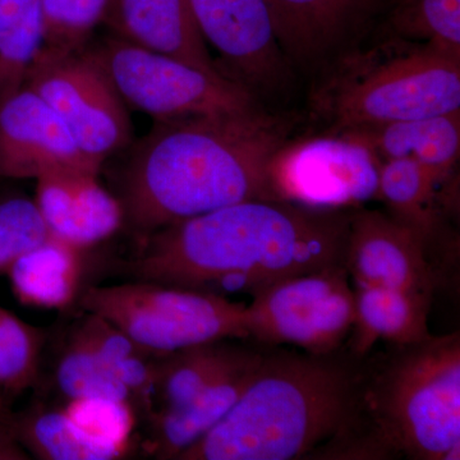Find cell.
Segmentation results:
<instances>
[{
  "instance_id": "cell-1",
  "label": "cell",
  "mask_w": 460,
  "mask_h": 460,
  "mask_svg": "<svg viewBox=\"0 0 460 460\" xmlns=\"http://www.w3.org/2000/svg\"><path fill=\"white\" fill-rule=\"evenodd\" d=\"M350 211L248 199L145 235L124 270L136 280L255 296L287 278L344 265Z\"/></svg>"
},
{
  "instance_id": "cell-5",
  "label": "cell",
  "mask_w": 460,
  "mask_h": 460,
  "mask_svg": "<svg viewBox=\"0 0 460 460\" xmlns=\"http://www.w3.org/2000/svg\"><path fill=\"white\" fill-rule=\"evenodd\" d=\"M330 132L460 111V58L390 38L341 57L314 91Z\"/></svg>"
},
{
  "instance_id": "cell-31",
  "label": "cell",
  "mask_w": 460,
  "mask_h": 460,
  "mask_svg": "<svg viewBox=\"0 0 460 460\" xmlns=\"http://www.w3.org/2000/svg\"><path fill=\"white\" fill-rule=\"evenodd\" d=\"M50 237L35 199L14 196L0 201V275Z\"/></svg>"
},
{
  "instance_id": "cell-30",
  "label": "cell",
  "mask_w": 460,
  "mask_h": 460,
  "mask_svg": "<svg viewBox=\"0 0 460 460\" xmlns=\"http://www.w3.org/2000/svg\"><path fill=\"white\" fill-rule=\"evenodd\" d=\"M111 0H41L44 47L53 54L83 49L95 27L107 21Z\"/></svg>"
},
{
  "instance_id": "cell-16",
  "label": "cell",
  "mask_w": 460,
  "mask_h": 460,
  "mask_svg": "<svg viewBox=\"0 0 460 460\" xmlns=\"http://www.w3.org/2000/svg\"><path fill=\"white\" fill-rule=\"evenodd\" d=\"M337 133L361 141L381 162L405 159L417 163L434 178L453 210H458L456 169L460 154V111Z\"/></svg>"
},
{
  "instance_id": "cell-14",
  "label": "cell",
  "mask_w": 460,
  "mask_h": 460,
  "mask_svg": "<svg viewBox=\"0 0 460 460\" xmlns=\"http://www.w3.org/2000/svg\"><path fill=\"white\" fill-rule=\"evenodd\" d=\"M36 181L35 202L51 237L84 251L113 237L122 226V201L99 183L98 172L60 169Z\"/></svg>"
},
{
  "instance_id": "cell-15",
  "label": "cell",
  "mask_w": 460,
  "mask_h": 460,
  "mask_svg": "<svg viewBox=\"0 0 460 460\" xmlns=\"http://www.w3.org/2000/svg\"><path fill=\"white\" fill-rule=\"evenodd\" d=\"M377 199L386 206L387 215L419 235L444 280L458 262L459 241L447 228V215L456 211L434 178L411 160H384Z\"/></svg>"
},
{
  "instance_id": "cell-7",
  "label": "cell",
  "mask_w": 460,
  "mask_h": 460,
  "mask_svg": "<svg viewBox=\"0 0 460 460\" xmlns=\"http://www.w3.org/2000/svg\"><path fill=\"white\" fill-rule=\"evenodd\" d=\"M96 54L124 102L156 122L260 109L250 89L230 75L204 71L122 38L108 40Z\"/></svg>"
},
{
  "instance_id": "cell-9",
  "label": "cell",
  "mask_w": 460,
  "mask_h": 460,
  "mask_svg": "<svg viewBox=\"0 0 460 460\" xmlns=\"http://www.w3.org/2000/svg\"><path fill=\"white\" fill-rule=\"evenodd\" d=\"M381 159L343 133L288 140L266 168L269 199L317 210H354L377 199Z\"/></svg>"
},
{
  "instance_id": "cell-27",
  "label": "cell",
  "mask_w": 460,
  "mask_h": 460,
  "mask_svg": "<svg viewBox=\"0 0 460 460\" xmlns=\"http://www.w3.org/2000/svg\"><path fill=\"white\" fill-rule=\"evenodd\" d=\"M390 26L399 38L460 58V0H399Z\"/></svg>"
},
{
  "instance_id": "cell-13",
  "label": "cell",
  "mask_w": 460,
  "mask_h": 460,
  "mask_svg": "<svg viewBox=\"0 0 460 460\" xmlns=\"http://www.w3.org/2000/svg\"><path fill=\"white\" fill-rule=\"evenodd\" d=\"M81 153L53 109L23 86L0 102V177L38 180L45 172L77 169L98 172Z\"/></svg>"
},
{
  "instance_id": "cell-29",
  "label": "cell",
  "mask_w": 460,
  "mask_h": 460,
  "mask_svg": "<svg viewBox=\"0 0 460 460\" xmlns=\"http://www.w3.org/2000/svg\"><path fill=\"white\" fill-rule=\"evenodd\" d=\"M56 384L66 399L107 396L133 402L128 389L75 332L58 359Z\"/></svg>"
},
{
  "instance_id": "cell-20",
  "label": "cell",
  "mask_w": 460,
  "mask_h": 460,
  "mask_svg": "<svg viewBox=\"0 0 460 460\" xmlns=\"http://www.w3.org/2000/svg\"><path fill=\"white\" fill-rule=\"evenodd\" d=\"M354 319L344 347L365 358L378 341L402 345L429 337L432 299L405 290L354 284Z\"/></svg>"
},
{
  "instance_id": "cell-8",
  "label": "cell",
  "mask_w": 460,
  "mask_h": 460,
  "mask_svg": "<svg viewBox=\"0 0 460 460\" xmlns=\"http://www.w3.org/2000/svg\"><path fill=\"white\" fill-rule=\"evenodd\" d=\"M354 319V289L344 265L278 281L252 296L243 325L247 341L290 345L314 354L341 349Z\"/></svg>"
},
{
  "instance_id": "cell-22",
  "label": "cell",
  "mask_w": 460,
  "mask_h": 460,
  "mask_svg": "<svg viewBox=\"0 0 460 460\" xmlns=\"http://www.w3.org/2000/svg\"><path fill=\"white\" fill-rule=\"evenodd\" d=\"M83 251L50 237L12 263L5 272L21 305L66 310L74 304L83 279Z\"/></svg>"
},
{
  "instance_id": "cell-12",
  "label": "cell",
  "mask_w": 460,
  "mask_h": 460,
  "mask_svg": "<svg viewBox=\"0 0 460 460\" xmlns=\"http://www.w3.org/2000/svg\"><path fill=\"white\" fill-rule=\"evenodd\" d=\"M202 38L222 56L235 80L270 87L284 78L283 50L265 0H189Z\"/></svg>"
},
{
  "instance_id": "cell-28",
  "label": "cell",
  "mask_w": 460,
  "mask_h": 460,
  "mask_svg": "<svg viewBox=\"0 0 460 460\" xmlns=\"http://www.w3.org/2000/svg\"><path fill=\"white\" fill-rule=\"evenodd\" d=\"M45 332L0 307V392L18 395L35 385Z\"/></svg>"
},
{
  "instance_id": "cell-26",
  "label": "cell",
  "mask_w": 460,
  "mask_h": 460,
  "mask_svg": "<svg viewBox=\"0 0 460 460\" xmlns=\"http://www.w3.org/2000/svg\"><path fill=\"white\" fill-rule=\"evenodd\" d=\"M62 408L111 459L122 458L128 453L137 426L136 405L132 402L107 396H80L66 399Z\"/></svg>"
},
{
  "instance_id": "cell-21",
  "label": "cell",
  "mask_w": 460,
  "mask_h": 460,
  "mask_svg": "<svg viewBox=\"0 0 460 460\" xmlns=\"http://www.w3.org/2000/svg\"><path fill=\"white\" fill-rule=\"evenodd\" d=\"M233 341L237 339L193 345L155 357L150 411L172 410L186 404L259 347V344H239Z\"/></svg>"
},
{
  "instance_id": "cell-4",
  "label": "cell",
  "mask_w": 460,
  "mask_h": 460,
  "mask_svg": "<svg viewBox=\"0 0 460 460\" xmlns=\"http://www.w3.org/2000/svg\"><path fill=\"white\" fill-rule=\"evenodd\" d=\"M459 449V332L366 356L341 459L458 460Z\"/></svg>"
},
{
  "instance_id": "cell-6",
  "label": "cell",
  "mask_w": 460,
  "mask_h": 460,
  "mask_svg": "<svg viewBox=\"0 0 460 460\" xmlns=\"http://www.w3.org/2000/svg\"><path fill=\"white\" fill-rule=\"evenodd\" d=\"M84 313L107 320L151 356L223 339H244L246 305L226 296L136 280L90 287L80 296Z\"/></svg>"
},
{
  "instance_id": "cell-25",
  "label": "cell",
  "mask_w": 460,
  "mask_h": 460,
  "mask_svg": "<svg viewBox=\"0 0 460 460\" xmlns=\"http://www.w3.org/2000/svg\"><path fill=\"white\" fill-rule=\"evenodd\" d=\"M74 332L128 389L136 407L142 408L147 414L151 408L155 356L145 352L119 329L98 314L86 313Z\"/></svg>"
},
{
  "instance_id": "cell-18",
  "label": "cell",
  "mask_w": 460,
  "mask_h": 460,
  "mask_svg": "<svg viewBox=\"0 0 460 460\" xmlns=\"http://www.w3.org/2000/svg\"><path fill=\"white\" fill-rule=\"evenodd\" d=\"M265 345L206 386L186 404L147 414L148 450L160 459H177L198 443L232 410L261 361Z\"/></svg>"
},
{
  "instance_id": "cell-3",
  "label": "cell",
  "mask_w": 460,
  "mask_h": 460,
  "mask_svg": "<svg viewBox=\"0 0 460 460\" xmlns=\"http://www.w3.org/2000/svg\"><path fill=\"white\" fill-rule=\"evenodd\" d=\"M365 358L265 345L232 410L177 460H325L356 416Z\"/></svg>"
},
{
  "instance_id": "cell-17",
  "label": "cell",
  "mask_w": 460,
  "mask_h": 460,
  "mask_svg": "<svg viewBox=\"0 0 460 460\" xmlns=\"http://www.w3.org/2000/svg\"><path fill=\"white\" fill-rule=\"evenodd\" d=\"M383 0H265L281 50L313 65L353 38Z\"/></svg>"
},
{
  "instance_id": "cell-24",
  "label": "cell",
  "mask_w": 460,
  "mask_h": 460,
  "mask_svg": "<svg viewBox=\"0 0 460 460\" xmlns=\"http://www.w3.org/2000/svg\"><path fill=\"white\" fill-rule=\"evenodd\" d=\"M42 47L41 0H0V102L25 86Z\"/></svg>"
},
{
  "instance_id": "cell-19",
  "label": "cell",
  "mask_w": 460,
  "mask_h": 460,
  "mask_svg": "<svg viewBox=\"0 0 460 460\" xmlns=\"http://www.w3.org/2000/svg\"><path fill=\"white\" fill-rule=\"evenodd\" d=\"M108 22L124 40L224 74L208 53L189 0H117Z\"/></svg>"
},
{
  "instance_id": "cell-32",
  "label": "cell",
  "mask_w": 460,
  "mask_h": 460,
  "mask_svg": "<svg viewBox=\"0 0 460 460\" xmlns=\"http://www.w3.org/2000/svg\"><path fill=\"white\" fill-rule=\"evenodd\" d=\"M115 4H117V0H111V11H109L107 21L109 20V17L111 16V13H113V11H114V8H115Z\"/></svg>"
},
{
  "instance_id": "cell-23",
  "label": "cell",
  "mask_w": 460,
  "mask_h": 460,
  "mask_svg": "<svg viewBox=\"0 0 460 460\" xmlns=\"http://www.w3.org/2000/svg\"><path fill=\"white\" fill-rule=\"evenodd\" d=\"M9 434L36 458L45 460H113L90 440L62 407L30 408L7 420Z\"/></svg>"
},
{
  "instance_id": "cell-11",
  "label": "cell",
  "mask_w": 460,
  "mask_h": 460,
  "mask_svg": "<svg viewBox=\"0 0 460 460\" xmlns=\"http://www.w3.org/2000/svg\"><path fill=\"white\" fill-rule=\"evenodd\" d=\"M344 266L354 284L395 288L434 298L443 283L419 235L390 215L350 211Z\"/></svg>"
},
{
  "instance_id": "cell-2",
  "label": "cell",
  "mask_w": 460,
  "mask_h": 460,
  "mask_svg": "<svg viewBox=\"0 0 460 460\" xmlns=\"http://www.w3.org/2000/svg\"><path fill=\"white\" fill-rule=\"evenodd\" d=\"M292 124L256 111L157 122L124 175V217L142 237L226 206L269 199L266 168Z\"/></svg>"
},
{
  "instance_id": "cell-10",
  "label": "cell",
  "mask_w": 460,
  "mask_h": 460,
  "mask_svg": "<svg viewBox=\"0 0 460 460\" xmlns=\"http://www.w3.org/2000/svg\"><path fill=\"white\" fill-rule=\"evenodd\" d=\"M25 86L53 109L81 153L96 164L131 140L127 104L96 51H40Z\"/></svg>"
}]
</instances>
